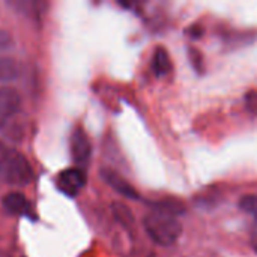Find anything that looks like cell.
<instances>
[{"label":"cell","instance_id":"11","mask_svg":"<svg viewBox=\"0 0 257 257\" xmlns=\"http://www.w3.org/2000/svg\"><path fill=\"white\" fill-rule=\"evenodd\" d=\"M113 214L116 217V220L125 226V227H130L134 224V217H133V212L130 211L128 206H125L123 203H114L113 205Z\"/></svg>","mask_w":257,"mask_h":257},{"label":"cell","instance_id":"1","mask_svg":"<svg viewBox=\"0 0 257 257\" xmlns=\"http://www.w3.org/2000/svg\"><path fill=\"white\" fill-rule=\"evenodd\" d=\"M35 179L29 160L15 148L0 142V181L5 184L26 187Z\"/></svg>","mask_w":257,"mask_h":257},{"label":"cell","instance_id":"13","mask_svg":"<svg viewBox=\"0 0 257 257\" xmlns=\"http://www.w3.org/2000/svg\"><path fill=\"white\" fill-rule=\"evenodd\" d=\"M14 47V38L9 32L0 29V51L9 50Z\"/></svg>","mask_w":257,"mask_h":257},{"label":"cell","instance_id":"3","mask_svg":"<svg viewBox=\"0 0 257 257\" xmlns=\"http://www.w3.org/2000/svg\"><path fill=\"white\" fill-rule=\"evenodd\" d=\"M86 182H87L86 172L83 169L72 167V169L62 170L57 175L56 185L62 191V194H65L68 197H75L86 187Z\"/></svg>","mask_w":257,"mask_h":257},{"label":"cell","instance_id":"15","mask_svg":"<svg viewBox=\"0 0 257 257\" xmlns=\"http://www.w3.org/2000/svg\"><path fill=\"white\" fill-rule=\"evenodd\" d=\"M149 257H155V256H149Z\"/></svg>","mask_w":257,"mask_h":257},{"label":"cell","instance_id":"4","mask_svg":"<svg viewBox=\"0 0 257 257\" xmlns=\"http://www.w3.org/2000/svg\"><path fill=\"white\" fill-rule=\"evenodd\" d=\"M21 110V95L11 86L0 87V128Z\"/></svg>","mask_w":257,"mask_h":257},{"label":"cell","instance_id":"8","mask_svg":"<svg viewBox=\"0 0 257 257\" xmlns=\"http://www.w3.org/2000/svg\"><path fill=\"white\" fill-rule=\"evenodd\" d=\"M23 72L21 63L14 57H0V83L17 80Z\"/></svg>","mask_w":257,"mask_h":257},{"label":"cell","instance_id":"6","mask_svg":"<svg viewBox=\"0 0 257 257\" xmlns=\"http://www.w3.org/2000/svg\"><path fill=\"white\" fill-rule=\"evenodd\" d=\"M101 178L102 181L110 187L113 188L116 193H119L120 196L126 197V199H131V200H137L140 196L137 193V190L123 178L120 176L117 172H114L113 169H102L101 170Z\"/></svg>","mask_w":257,"mask_h":257},{"label":"cell","instance_id":"9","mask_svg":"<svg viewBox=\"0 0 257 257\" xmlns=\"http://www.w3.org/2000/svg\"><path fill=\"white\" fill-rule=\"evenodd\" d=\"M152 71L157 77H164L172 71V60L164 47H158L152 57Z\"/></svg>","mask_w":257,"mask_h":257},{"label":"cell","instance_id":"12","mask_svg":"<svg viewBox=\"0 0 257 257\" xmlns=\"http://www.w3.org/2000/svg\"><path fill=\"white\" fill-rule=\"evenodd\" d=\"M239 208L250 214L254 220L257 221V196L254 194H250V196H245L239 200Z\"/></svg>","mask_w":257,"mask_h":257},{"label":"cell","instance_id":"10","mask_svg":"<svg viewBox=\"0 0 257 257\" xmlns=\"http://www.w3.org/2000/svg\"><path fill=\"white\" fill-rule=\"evenodd\" d=\"M9 5H12L17 11H20L21 14L30 17L32 20L39 21L41 15H42V9L45 8V3L42 2H29V0H18V2H11Z\"/></svg>","mask_w":257,"mask_h":257},{"label":"cell","instance_id":"14","mask_svg":"<svg viewBox=\"0 0 257 257\" xmlns=\"http://www.w3.org/2000/svg\"><path fill=\"white\" fill-rule=\"evenodd\" d=\"M0 257H12V256H11V254H6V253H2Z\"/></svg>","mask_w":257,"mask_h":257},{"label":"cell","instance_id":"2","mask_svg":"<svg viewBox=\"0 0 257 257\" xmlns=\"http://www.w3.org/2000/svg\"><path fill=\"white\" fill-rule=\"evenodd\" d=\"M143 227L148 236L161 247L175 245L182 235V224L178 217L158 208L145 215Z\"/></svg>","mask_w":257,"mask_h":257},{"label":"cell","instance_id":"7","mask_svg":"<svg viewBox=\"0 0 257 257\" xmlns=\"http://www.w3.org/2000/svg\"><path fill=\"white\" fill-rule=\"evenodd\" d=\"M2 205L5 211L12 215H32V205L23 193H8L2 199Z\"/></svg>","mask_w":257,"mask_h":257},{"label":"cell","instance_id":"5","mask_svg":"<svg viewBox=\"0 0 257 257\" xmlns=\"http://www.w3.org/2000/svg\"><path fill=\"white\" fill-rule=\"evenodd\" d=\"M71 155L72 160L80 166H86L90 160L92 143L83 128H75L71 136Z\"/></svg>","mask_w":257,"mask_h":257}]
</instances>
